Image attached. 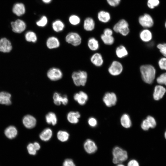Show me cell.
<instances>
[{
  "label": "cell",
  "instance_id": "21",
  "mask_svg": "<svg viewBox=\"0 0 166 166\" xmlns=\"http://www.w3.org/2000/svg\"><path fill=\"white\" fill-rule=\"evenodd\" d=\"M80 116L79 112L71 111L67 115V119L71 123L77 124L79 122V118Z\"/></svg>",
  "mask_w": 166,
  "mask_h": 166
},
{
  "label": "cell",
  "instance_id": "28",
  "mask_svg": "<svg viewBox=\"0 0 166 166\" xmlns=\"http://www.w3.org/2000/svg\"><path fill=\"white\" fill-rule=\"evenodd\" d=\"M116 54L118 58H122L127 56L128 53L125 46L123 45H120L117 48Z\"/></svg>",
  "mask_w": 166,
  "mask_h": 166
},
{
  "label": "cell",
  "instance_id": "11",
  "mask_svg": "<svg viewBox=\"0 0 166 166\" xmlns=\"http://www.w3.org/2000/svg\"><path fill=\"white\" fill-rule=\"evenodd\" d=\"M84 147L85 151L89 154L95 152L97 150V147L95 143L92 140L88 139L84 142Z\"/></svg>",
  "mask_w": 166,
  "mask_h": 166
},
{
  "label": "cell",
  "instance_id": "17",
  "mask_svg": "<svg viewBox=\"0 0 166 166\" xmlns=\"http://www.w3.org/2000/svg\"><path fill=\"white\" fill-rule=\"evenodd\" d=\"M47 47L49 49H52L58 47L60 45V42L58 39L54 36L49 37L46 42Z\"/></svg>",
  "mask_w": 166,
  "mask_h": 166
},
{
  "label": "cell",
  "instance_id": "36",
  "mask_svg": "<svg viewBox=\"0 0 166 166\" xmlns=\"http://www.w3.org/2000/svg\"><path fill=\"white\" fill-rule=\"evenodd\" d=\"M156 80L159 85H164L166 86V72L160 74L156 78Z\"/></svg>",
  "mask_w": 166,
  "mask_h": 166
},
{
  "label": "cell",
  "instance_id": "13",
  "mask_svg": "<svg viewBox=\"0 0 166 166\" xmlns=\"http://www.w3.org/2000/svg\"><path fill=\"white\" fill-rule=\"evenodd\" d=\"M22 122L24 126L30 129L34 128L36 125L37 123L35 118L30 115L25 116L23 118Z\"/></svg>",
  "mask_w": 166,
  "mask_h": 166
},
{
  "label": "cell",
  "instance_id": "42",
  "mask_svg": "<svg viewBox=\"0 0 166 166\" xmlns=\"http://www.w3.org/2000/svg\"><path fill=\"white\" fill-rule=\"evenodd\" d=\"M141 126V128L145 131L148 130L151 128L149 122L147 119L143 121Z\"/></svg>",
  "mask_w": 166,
  "mask_h": 166
},
{
  "label": "cell",
  "instance_id": "37",
  "mask_svg": "<svg viewBox=\"0 0 166 166\" xmlns=\"http://www.w3.org/2000/svg\"><path fill=\"white\" fill-rule=\"evenodd\" d=\"M47 22L48 19L45 16H43L39 20L36 22V23L38 26L43 27L47 25Z\"/></svg>",
  "mask_w": 166,
  "mask_h": 166
},
{
  "label": "cell",
  "instance_id": "2",
  "mask_svg": "<svg viewBox=\"0 0 166 166\" xmlns=\"http://www.w3.org/2000/svg\"><path fill=\"white\" fill-rule=\"evenodd\" d=\"M87 72L84 71H75L72 74L74 84L77 86H85L87 81Z\"/></svg>",
  "mask_w": 166,
  "mask_h": 166
},
{
  "label": "cell",
  "instance_id": "38",
  "mask_svg": "<svg viewBox=\"0 0 166 166\" xmlns=\"http://www.w3.org/2000/svg\"><path fill=\"white\" fill-rule=\"evenodd\" d=\"M159 0H148L147 6L151 9H153L160 4Z\"/></svg>",
  "mask_w": 166,
  "mask_h": 166
},
{
  "label": "cell",
  "instance_id": "22",
  "mask_svg": "<svg viewBox=\"0 0 166 166\" xmlns=\"http://www.w3.org/2000/svg\"><path fill=\"white\" fill-rule=\"evenodd\" d=\"M52 131L49 128L44 129L40 134V139L42 141H47L49 140L52 136Z\"/></svg>",
  "mask_w": 166,
  "mask_h": 166
},
{
  "label": "cell",
  "instance_id": "52",
  "mask_svg": "<svg viewBox=\"0 0 166 166\" xmlns=\"http://www.w3.org/2000/svg\"><path fill=\"white\" fill-rule=\"evenodd\" d=\"M164 136H165V139H166V131H165V133H164Z\"/></svg>",
  "mask_w": 166,
  "mask_h": 166
},
{
  "label": "cell",
  "instance_id": "50",
  "mask_svg": "<svg viewBox=\"0 0 166 166\" xmlns=\"http://www.w3.org/2000/svg\"><path fill=\"white\" fill-rule=\"evenodd\" d=\"M52 0H42V2L45 3H49L52 1Z\"/></svg>",
  "mask_w": 166,
  "mask_h": 166
},
{
  "label": "cell",
  "instance_id": "45",
  "mask_svg": "<svg viewBox=\"0 0 166 166\" xmlns=\"http://www.w3.org/2000/svg\"><path fill=\"white\" fill-rule=\"evenodd\" d=\"M88 123L91 127H95L97 125V122L96 119L93 117H91L89 119Z\"/></svg>",
  "mask_w": 166,
  "mask_h": 166
},
{
  "label": "cell",
  "instance_id": "35",
  "mask_svg": "<svg viewBox=\"0 0 166 166\" xmlns=\"http://www.w3.org/2000/svg\"><path fill=\"white\" fill-rule=\"evenodd\" d=\"M69 22L72 25H76L78 24L80 22L79 17L77 15H73L69 17Z\"/></svg>",
  "mask_w": 166,
  "mask_h": 166
},
{
  "label": "cell",
  "instance_id": "9",
  "mask_svg": "<svg viewBox=\"0 0 166 166\" xmlns=\"http://www.w3.org/2000/svg\"><path fill=\"white\" fill-rule=\"evenodd\" d=\"M117 98L116 94L113 92H107L105 93L103 97V101L105 105L111 107L116 105Z\"/></svg>",
  "mask_w": 166,
  "mask_h": 166
},
{
  "label": "cell",
  "instance_id": "33",
  "mask_svg": "<svg viewBox=\"0 0 166 166\" xmlns=\"http://www.w3.org/2000/svg\"><path fill=\"white\" fill-rule=\"evenodd\" d=\"M26 40L30 42H35L37 40V37L36 34L33 31L27 32L25 35Z\"/></svg>",
  "mask_w": 166,
  "mask_h": 166
},
{
  "label": "cell",
  "instance_id": "4",
  "mask_svg": "<svg viewBox=\"0 0 166 166\" xmlns=\"http://www.w3.org/2000/svg\"><path fill=\"white\" fill-rule=\"evenodd\" d=\"M114 31L124 36H126L129 32L128 22L124 19L120 20L113 27Z\"/></svg>",
  "mask_w": 166,
  "mask_h": 166
},
{
  "label": "cell",
  "instance_id": "47",
  "mask_svg": "<svg viewBox=\"0 0 166 166\" xmlns=\"http://www.w3.org/2000/svg\"><path fill=\"white\" fill-rule=\"evenodd\" d=\"M103 34L106 36H112L113 34V31L111 29L109 28H107L104 30L103 31Z\"/></svg>",
  "mask_w": 166,
  "mask_h": 166
},
{
  "label": "cell",
  "instance_id": "27",
  "mask_svg": "<svg viewBox=\"0 0 166 166\" xmlns=\"http://www.w3.org/2000/svg\"><path fill=\"white\" fill-rule=\"evenodd\" d=\"M97 17L100 22L103 23L108 22L111 18L109 12L103 10L98 12Z\"/></svg>",
  "mask_w": 166,
  "mask_h": 166
},
{
  "label": "cell",
  "instance_id": "7",
  "mask_svg": "<svg viewBox=\"0 0 166 166\" xmlns=\"http://www.w3.org/2000/svg\"><path fill=\"white\" fill-rule=\"evenodd\" d=\"M138 21L140 25L145 28L151 27L154 25V21L152 17L148 14H145L140 16Z\"/></svg>",
  "mask_w": 166,
  "mask_h": 166
},
{
  "label": "cell",
  "instance_id": "30",
  "mask_svg": "<svg viewBox=\"0 0 166 166\" xmlns=\"http://www.w3.org/2000/svg\"><path fill=\"white\" fill-rule=\"evenodd\" d=\"M45 120L46 122L49 124L55 125L57 124V119L55 113L50 112L49 113L45 116Z\"/></svg>",
  "mask_w": 166,
  "mask_h": 166
},
{
  "label": "cell",
  "instance_id": "29",
  "mask_svg": "<svg viewBox=\"0 0 166 166\" xmlns=\"http://www.w3.org/2000/svg\"><path fill=\"white\" fill-rule=\"evenodd\" d=\"M88 45L89 48L92 51H96L99 48V45L98 41L94 38H90L88 42Z\"/></svg>",
  "mask_w": 166,
  "mask_h": 166
},
{
  "label": "cell",
  "instance_id": "18",
  "mask_svg": "<svg viewBox=\"0 0 166 166\" xmlns=\"http://www.w3.org/2000/svg\"><path fill=\"white\" fill-rule=\"evenodd\" d=\"M90 61L95 66H101L103 63V59L101 55L99 53H95L91 57Z\"/></svg>",
  "mask_w": 166,
  "mask_h": 166
},
{
  "label": "cell",
  "instance_id": "43",
  "mask_svg": "<svg viewBox=\"0 0 166 166\" xmlns=\"http://www.w3.org/2000/svg\"><path fill=\"white\" fill-rule=\"evenodd\" d=\"M146 119L149 121L151 128H153L156 127V122L155 119L153 117L149 116L147 117Z\"/></svg>",
  "mask_w": 166,
  "mask_h": 166
},
{
  "label": "cell",
  "instance_id": "23",
  "mask_svg": "<svg viewBox=\"0 0 166 166\" xmlns=\"http://www.w3.org/2000/svg\"><path fill=\"white\" fill-rule=\"evenodd\" d=\"M10 94L8 93L2 92L0 93V104L9 105L11 104Z\"/></svg>",
  "mask_w": 166,
  "mask_h": 166
},
{
  "label": "cell",
  "instance_id": "49",
  "mask_svg": "<svg viewBox=\"0 0 166 166\" xmlns=\"http://www.w3.org/2000/svg\"><path fill=\"white\" fill-rule=\"evenodd\" d=\"M34 147L37 151L40 149L41 146L37 142H34Z\"/></svg>",
  "mask_w": 166,
  "mask_h": 166
},
{
  "label": "cell",
  "instance_id": "39",
  "mask_svg": "<svg viewBox=\"0 0 166 166\" xmlns=\"http://www.w3.org/2000/svg\"><path fill=\"white\" fill-rule=\"evenodd\" d=\"M161 53L164 57H166V43H160L157 46Z\"/></svg>",
  "mask_w": 166,
  "mask_h": 166
},
{
  "label": "cell",
  "instance_id": "15",
  "mask_svg": "<svg viewBox=\"0 0 166 166\" xmlns=\"http://www.w3.org/2000/svg\"><path fill=\"white\" fill-rule=\"evenodd\" d=\"M73 97L75 101H77L79 104L82 105L86 103L88 99L87 94L82 91H80L75 94Z\"/></svg>",
  "mask_w": 166,
  "mask_h": 166
},
{
  "label": "cell",
  "instance_id": "1",
  "mask_svg": "<svg viewBox=\"0 0 166 166\" xmlns=\"http://www.w3.org/2000/svg\"><path fill=\"white\" fill-rule=\"evenodd\" d=\"M140 71L141 77L146 83L150 84L153 82L156 76L155 68L151 65H144L140 66Z\"/></svg>",
  "mask_w": 166,
  "mask_h": 166
},
{
  "label": "cell",
  "instance_id": "24",
  "mask_svg": "<svg viewBox=\"0 0 166 166\" xmlns=\"http://www.w3.org/2000/svg\"><path fill=\"white\" fill-rule=\"evenodd\" d=\"M17 130L14 126H10L7 127L5 131V134L9 139H12L15 138L17 134Z\"/></svg>",
  "mask_w": 166,
  "mask_h": 166
},
{
  "label": "cell",
  "instance_id": "6",
  "mask_svg": "<svg viewBox=\"0 0 166 166\" xmlns=\"http://www.w3.org/2000/svg\"><path fill=\"white\" fill-rule=\"evenodd\" d=\"M123 70V66L122 64L117 61H113L108 68L109 73L113 76L120 75Z\"/></svg>",
  "mask_w": 166,
  "mask_h": 166
},
{
  "label": "cell",
  "instance_id": "31",
  "mask_svg": "<svg viewBox=\"0 0 166 166\" xmlns=\"http://www.w3.org/2000/svg\"><path fill=\"white\" fill-rule=\"evenodd\" d=\"M52 26L53 30L55 31L58 32L63 30L65 27V25L61 21L57 20L52 23Z\"/></svg>",
  "mask_w": 166,
  "mask_h": 166
},
{
  "label": "cell",
  "instance_id": "20",
  "mask_svg": "<svg viewBox=\"0 0 166 166\" xmlns=\"http://www.w3.org/2000/svg\"><path fill=\"white\" fill-rule=\"evenodd\" d=\"M25 8L24 5L22 3H16L15 4L12 9L13 12L18 16H21L25 12Z\"/></svg>",
  "mask_w": 166,
  "mask_h": 166
},
{
  "label": "cell",
  "instance_id": "40",
  "mask_svg": "<svg viewBox=\"0 0 166 166\" xmlns=\"http://www.w3.org/2000/svg\"><path fill=\"white\" fill-rule=\"evenodd\" d=\"M27 149L30 154L35 155L36 154L37 151L35 149L33 144H29L27 146Z\"/></svg>",
  "mask_w": 166,
  "mask_h": 166
},
{
  "label": "cell",
  "instance_id": "8",
  "mask_svg": "<svg viewBox=\"0 0 166 166\" xmlns=\"http://www.w3.org/2000/svg\"><path fill=\"white\" fill-rule=\"evenodd\" d=\"M47 75L48 77L51 81H57L62 78L63 73L60 69L53 67L48 70Z\"/></svg>",
  "mask_w": 166,
  "mask_h": 166
},
{
  "label": "cell",
  "instance_id": "48",
  "mask_svg": "<svg viewBox=\"0 0 166 166\" xmlns=\"http://www.w3.org/2000/svg\"><path fill=\"white\" fill-rule=\"evenodd\" d=\"M127 166H139L138 163L134 160H130Z\"/></svg>",
  "mask_w": 166,
  "mask_h": 166
},
{
  "label": "cell",
  "instance_id": "34",
  "mask_svg": "<svg viewBox=\"0 0 166 166\" xmlns=\"http://www.w3.org/2000/svg\"><path fill=\"white\" fill-rule=\"evenodd\" d=\"M101 38L103 43L105 45H112L114 42V38L112 36H106L103 34L101 35Z\"/></svg>",
  "mask_w": 166,
  "mask_h": 166
},
{
  "label": "cell",
  "instance_id": "44",
  "mask_svg": "<svg viewBox=\"0 0 166 166\" xmlns=\"http://www.w3.org/2000/svg\"><path fill=\"white\" fill-rule=\"evenodd\" d=\"M62 166H76L73 160L71 159H67L64 161Z\"/></svg>",
  "mask_w": 166,
  "mask_h": 166
},
{
  "label": "cell",
  "instance_id": "46",
  "mask_svg": "<svg viewBox=\"0 0 166 166\" xmlns=\"http://www.w3.org/2000/svg\"><path fill=\"white\" fill-rule=\"evenodd\" d=\"M121 0H107L109 4L112 6H116L120 2Z\"/></svg>",
  "mask_w": 166,
  "mask_h": 166
},
{
  "label": "cell",
  "instance_id": "25",
  "mask_svg": "<svg viewBox=\"0 0 166 166\" xmlns=\"http://www.w3.org/2000/svg\"><path fill=\"white\" fill-rule=\"evenodd\" d=\"M95 23L92 18L88 17L86 18L84 22V28L87 31H91L94 28Z\"/></svg>",
  "mask_w": 166,
  "mask_h": 166
},
{
  "label": "cell",
  "instance_id": "51",
  "mask_svg": "<svg viewBox=\"0 0 166 166\" xmlns=\"http://www.w3.org/2000/svg\"><path fill=\"white\" fill-rule=\"evenodd\" d=\"M117 166H124V165L122 164H117Z\"/></svg>",
  "mask_w": 166,
  "mask_h": 166
},
{
  "label": "cell",
  "instance_id": "5",
  "mask_svg": "<svg viewBox=\"0 0 166 166\" xmlns=\"http://www.w3.org/2000/svg\"><path fill=\"white\" fill-rule=\"evenodd\" d=\"M65 40L66 42L74 46H77L81 43V38L77 33L70 32L66 36Z\"/></svg>",
  "mask_w": 166,
  "mask_h": 166
},
{
  "label": "cell",
  "instance_id": "32",
  "mask_svg": "<svg viewBox=\"0 0 166 166\" xmlns=\"http://www.w3.org/2000/svg\"><path fill=\"white\" fill-rule=\"evenodd\" d=\"M69 133L65 131H59L57 134V137L58 139L62 142L67 141L69 139Z\"/></svg>",
  "mask_w": 166,
  "mask_h": 166
},
{
  "label": "cell",
  "instance_id": "41",
  "mask_svg": "<svg viewBox=\"0 0 166 166\" xmlns=\"http://www.w3.org/2000/svg\"><path fill=\"white\" fill-rule=\"evenodd\" d=\"M158 65L160 68L162 70L166 71V57H162L158 61Z\"/></svg>",
  "mask_w": 166,
  "mask_h": 166
},
{
  "label": "cell",
  "instance_id": "10",
  "mask_svg": "<svg viewBox=\"0 0 166 166\" xmlns=\"http://www.w3.org/2000/svg\"><path fill=\"white\" fill-rule=\"evenodd\" d=\"M12 31L16 33H20L23 32L26 29V25L23 21L18 19L11 23Z\"/></svg>",
  "mask_w": 166,
  "mask_h": 166
},
{
  "label": "cell",
  "instance_id": "53",
  "mask_svg": "<svg viewBox=\"0 0 166 166\" xmlns=\"http://www.w3.org/2000/svg\"><path fill=\"white\" fill-rule=\"evenodd\" d=\"M165 28L166 29V22H165Z\"/></svg>",
  "mask_w": 166,
  "mask_h": 166
},
{
  "label": "cell",
  "instance_id": "14",
  "mask_svg": "<svg viewBox=\"0 0 166 166\" xmlns=\"http://www.w3.org/2000/svg\"><path fill=\"white\" fill-rule=\"evenodd\" d=\"M53 98L54 104L57 105H60L62 103L64 105H66L68 103V100L66 95L63 96L57 92L53 94Z\"/></svg>",
  "mask_w": 166,
  "mask_h": 166
},
{
  "label": "cell",
  "instance_id": "19",
  "mask_svg": "<svg viewBox=\"0 0 166 166\" xmlns=\"http://www.w3.org/2000/svg\"><path fill=\"white\" fill-rule=\"evenodd\" d=\"M139 36L141 40L144 42H150L152 38V32L147 29L142 30L140 33Z\"/></svg>",
  "mask_w": 166,
  "mask_h": 166
},
{
  "label": "cell",
  "instance_id": "3",
  "mask_svg": "<svg viewBox=\"0 0 166 166\" xmlns=\"http://www.w3.org/2000/svg\"><path fill=\"white\" fill-rule=\"evenodd\" d=\"M113 161L115 164H120L128 158L127 152L118 147H116L113 149Z\"/></svg>",
  "mask_w": 166,
  "mask_h": 166
},
{
  "label": "cell",
  "instance_id": "12",
  "mask_svg": "<svg viewBox=\"0 0 166 166\" xmlns=\"http://www.w3.org/2000/svg\"><path fill=\"white\" fill-rule=\"evenodd\" d=\"M166 92V89L161 85H156L153 93V98L156 100H159L163 97Z\"/></svg>",
  "mask_w": 166,
  "mask_h": 166
},
{
  "label": "cell",
  "instance_id": "16",
  "mask_svg": "<svg viewBox=\"0 0 166 166\" xmlns=\"http://www.w3.org/2000/svg\"><path fill=\"white\" fill-rule=\"evenodd\" d=\"M12 49L10 42L6 38H3L0 40V51L4 53L10 52Z\"/></svg>",
  "mask_w": 166,
  "mask_h": 166
},
{
  "label": "cell",
  "instance_id": "26",
  "mask_svg": "<svg viewBox=\"0 0 166 166\" xmlns=\"http://www.w3.org/2000/svg\"><path fill=\"white\" fill-rule=\"evenodd\" d=\"M121 123L124 128H128L132 125V122L129 116L127 114H123L121 118Z\"/></svg>",
  "mask_w": 166,
  "mask_h": 166
}]
</instances>
